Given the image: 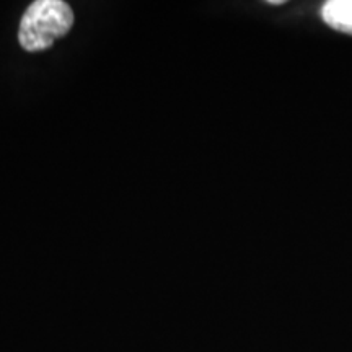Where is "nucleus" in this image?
Returning a JSON list of instances; mask_svg holds the SVG:
<instances>
[{"label": "nucleus", "mask_w": 352, "mask_h": 352, "mask_svg": "<svg viewBox=\"0 0 352 352\" xmlns=\"http://www.w3.org/2000/svg\"><path fill=\"white\" fill-rule=\"evenodd\" d=\"M74 26V12L63 0H36L20 20L19 43L25 51H46Z\"/></svg>", "instance_id": "obj_1"}, {"label": "nucleus", "mask_w": 352, "mask_h": 352, "mask_svg": "<svg viewBox=\"0 0 352 352\" xmlns=\"http://www.w3.org/2000/svg\"><path fill=\"white\" fill-rule=\"evenodd\" d=\"M321 16L333 30L352 34V0H329L321 8Z\"/></svg>", "instance_id": "obj_2"}]
</instances>
